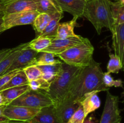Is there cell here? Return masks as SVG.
<instances>
[{
  "instance_id": "obj_1",
  "label": "cell",
  "mask_w": 124,
  "mask_h": 123,
  "mask_svg": "<svg viewBox=\"0 0 124 123\" xmlns=\"http://www.w3.org/2000/svg\"><path fill=\"white\" fill-rule=\"evenodd\" d=\"M103 75L101 64L93 59L89 65L81 68L64 100L79 103L87 94L109 90L110 88L105 86L103 82Z\"/></svg>"
},
{
  "instance_id": "obj_2",
  "label": "cell",
  "mask_w": 124,
  "mask_h": 123,
  "mask_svg": "<svg viewBox=\"0 0 124 123\" xmlns=\"http://www.w3.org/2000/svg\"><path fill=\"white\" fill-rule=\"evenodd\" d=\"M111 0L86 1L83 17L88 19L94 26L98 34L103 28H107L112 33L115 30V20L111 13Z\"/></svg>"
},
{
  "instance_id": "obj_3",
  "label": "cell",
  "mask_w": 124,
  "mask_h": 123,
  "mask_svg": "<svg viewBox=\"0 0 124 123\" xmlns=\"http://www.w3.org/2000/svg\"><path fill=\"white\" fill-rule=\"evenodd\" d=\"M81 69V68L71 66L62 62V69L60 72L50 83L49 89L47 92L54 104L64 100L73 81Z\"/></svg>"
},
{
  "instance_id": "obj_4",
  "label": "cell",
  "mask_w": 124,
  "mask_h": 123,
  "mask_svg": "<svg viewBox=\"0 0 124 123\" xmlns=\"http://www.w3.org/2000/svg\"><path fill=\"white\" fill-rule=\"evenodd\" d=\"M93 52L94 47L87 38L82 43L74 46L56 56L67 65L83 68L91 62L93 59Z\"/></svg>"
},
{
  "instance_id": "obj_5",
  "label": "cell",
  "mask_w": 124,
  "mask_h": 123,
  "mask_svg": "<svg viewBox=\"0 0 124 123\" xmlns=\"http://www.w3.org/2000/svg\"><path fill=\"white\" fill-rule=\"evenodd\" d=\"M9 104L41 109L47 106H54V102L46 92L43 90H33L30 89L12 101Z\"/></svg>"
},
{
  "instance_id": "obj_6",
  "label": "cell",
  "mask_w": 124,
  "mask_h": 123,
  "mask_svg": "<svg viewBox=\"0 0 124 123\" xmlns=\"http://www.w3.org/2000/svg\"><path fill=\"white\" fill-rule=\"evenodd\" d=\"M122 117L119 108V97L107 91L106 100L99 123H121Z\"/></svg>"
},
{
  "instance_id": "obj_7",
  "label": "cell",
  "mask_w": 124,
  "mask_h": 123,
  "mask_svg": "<svg viewBox=\"0 0 124 123\" xmlns=\"http://www.w3.org/2000/svg\"><path fill=\"white\" fill-rule=\"evenodd\" d=\"M39 13L37 11H26L5 14L2 17L5 30L19 25H33Z\"/></svg>"
},
{
  "instance_id": "obj_8",
  "label": "cell",
  "mask_w": 124,
  "mask_h": 123,
  "mask_svg": "<svg viewBox=\"0 0 124 123\" xmlns=\"http://www.w3.org/2000/svg\"><path fill=\"white\" fill-rule=\"evenodd\" d=\"M40 109H41L8 104L5 107L3 113L10 120L27 122L33 118Z\"/></svg>"
},
{
  "instance_id": "obj_9",
  "label": "cell",
  "mask_w": 124,
  "mask_h": 123,
  "mask_svg": "<svg viewBox=\"0 0 124 123\" xmlns=\"http://www.w3.org/2000/svg\"><path fill=\"white\" fill-rule=\"evenodd\" d=\"M39 53L30 49L28 47L23 49L13 60L10 66L3 74V75L13 71L23 70L27 66L35 65V61Z\"/></svg>"
},
{
  "instance_id": "obj_10",
  "label": "cell",
  "mask_w": 124,
  "mask_h": 123,
  "mask_svg": "<svg viewBox=\"0 0 124 123\" xmlns=\"http://www.w3.org/2000/svg\"><path fill=\"white\" fill-rule=\"evenodd\" d=\"M86 39L79 35H76L65 39H54L52 40L50 45L42 52H48L56 55L74 46L82 43Z\"/></svg>"
},
{
  "instance_id": "obj_11",
  "label": "cell",
  "mask_w": 124,
  "mask_h": 123,
  "mask_svg": "<svg viewBox=\"0 0 124 123\" xmlns=\"http://www.w3.org/2000/svg\"><path fill=\"white\" fill-rule=\"evenodd\" d=\"M60 9L71 14L73 18L78 19L83 16L86 1L85 0H53Z\"/></svg>"
},
{
  "instance_id": "obj_12",
  "label": "cell",
  "mask_w": 124,
  "mask_h": 123,
  "mask_svg": "<svg viewBox=\"0 0 124 123\" xmlns=\"http://www.w3.org/2000/svg\"><path fill=\"white\" fill-rule=\"evenodd\" d=\"M80 103L64 100L54 105L56 115L60 123H66L75 111L78 109Z\"/></svg>"
},
{
  "instance_id": "obj_13",
  "label": "cell",
  "mask_w": 124,
  "mask_h": 123,
  "mask_svg": "<svg viewBox=\"0 0 124 123\" xmlns=\"http://www.w3.org/2000/svg\"><path fill=\"white\" fill-rule=\"evenodd\" d=\"M112 41L115 54L119 57L124 71V23L115 26L112 33Z\"/></svg>"
},
{
  "instance_id": "obj_14",
  "label": "cell",
  "mask_w": 124,
  "mask_h": 123,
  "mask_svg": "<svg viewBox=\"0 0 124 123\" xmlns=\"http://www.w3.org/2000/svg\"><path fill=\"white\" fill-rule=\"evenodd\" d=\"M29 123H60L54 110V106L43 107L30 120Z\"/></svg>"
},
{
  "instance_id": "obj_15",
  "label": "cell",
  "mask_w": 124,
  "mask_h": 123,
  "mask_svg": "<svg viewBox=\"0 0 124 123\" xmlns=\"http://www.w3.org/2000/svg\"><path fill=\"white\" fill-rule=\"evenodd\" d=\"M26 11H36L35 0H14L6 6L5 14Z\"/></svg>"
},
{
  "instance_id": "obj_16",
  "label": "cell",
  "mask_w": 124,
  "mask_h": 123,
  "mask_svg": "<svg viewBox=\"0 0 124 123\" xmlns=\"http://www.w3.org/2000/svg\"><path fill=\"white\" fill-rule=\"evenodd\" d=\"M98 93L97 92H93L87 94L80 101V105L83 109L86 118L88 115L100 107L101 102L98 95Z\"/></svg>"
},
{
  "instance_id": "obj_17",
  "label": "cell",
  "mask_w": 124,
  "mask_h": 123,
  "mask_svg": "<svg viewBox=\"0 0 124 123\" xmlns=\"http://www.w3.org/2000/svg\"><path fill=\"white\" fill-rule=\"evenodd\" d=\"M30 89H31L29 85H23L1 90L0 93L4 100L6 105H8L12 101Z\"/></svg>"
},
{
  "instance_id": "obj_18",
  "label": "cell",
  "mask_w": 124,
  "mask_h": 123,
  "mask_svg": "<svg viewBox=\"0 0 124 123\" xmlns=\"http://www.w3.org/2000/svg\"><path fill=\"white\" fill-rule=\"evenodd\" d=\"M52 18L50 22L47 27L45 28L43 32L40 34L38 36L41 37H47L52 38L53 39H55L57 34L58 27L60 24L61 19L63 17V12H58L52 14ZM36 36V37H38Z\"/></svg>"
},
{
  "instance_id": "obj_19",
  "label": "cell",
  "mask_w": 124,
  "mask_h": 123,
  "mask_svg": "<svg viewBox=\"0 0 124 123\" xmlns=\"http://www.w3.org/2000/svg\"><path fill=\"white\" fill-rule=\"evenodd\" d=\"M62 62L53 65H40L38 66L42 73L43 79L51 83L60 72L62 69Z\"/></svg>"
},
{
  "instance_id": "obj_20",
  "label": "cell",
  "mask_w": 124,
  "mask_h": 123,
  "mask_svg": "<svg viewBox=\"0 0 124 123\" xmlns=\"http://www.w3.org/2000/svg\"><path fill=\"white\" fill-rule=\"evenodd\" d=\"M28 45H29V42H27L25 43H21L17 47L13 48L12 51L0 62V76L3 75V74L7 71V69L12 64V62L19 54L21 51L28 47Z\"/></svg>"
},
{
  "instance_id": "obj_21",
  "label": "cell",
  "mask_w": 124,
  "mask_h": 123,
  "mask_svg": "<svg viewBox=\"0 0 124 123\" xmlns=\"http://www.w3.org/2000/svg\"><path fill=\"white\" fill-rule=\"evenodd\" d=\"M77 19L73 18L70 21L59 24L55 39H65L69 37L75 36L74 28L76 26Z\"/></svg>"
},
{
  "instance_id": "obj_22",
  "label": "cell",
  "mask_w": 124,
  "mask_h": 123,
  "mask_svg": "<svg viewBox=\"0 0 124 123\" xmlns=\"http://www.w3.org/2000/svg\"><path fill=\"white\" fill-rule=\"evenodd\" d=\"M36 11L39 13L52 14L58 12H62L53 0H35Z\"/></svg>"
},
{
  "instance_id": "obj_23",
  "label": "cell",
  "mask_w": 124,
  "mask_h": 123,
  "mask_svg": "<svg viewBox=\"0 0 124 123\" xmlns=\"http://www.w3.org/2000/svg\"><path fill=\"white\" fill-rule=\"evenodd\" d=\"M52 18V14L47 13H39L38 14L32 25L36 32V36H38L40 34L43 32L50 22Z\"/></svg>"
},
{
  "instance_id": "obj_24",
  "label": "cell",
  "mask_w": 124,
  "mask_h": 123,
  "mask_svg": "<svg viewBox=\"0 0 124 123\" xmlns=\"http://www.w3.org/2000/svg\"><path fill=\"white\" fill-rule=\"evenodd\" d=\"M52 40L53 39L50 37L38 36L29 42L28 47L38 53H41L50 45Z\"/></svg>"
},
{
  "instance_id": "obj_25",
  "label": "cell",
  "mask_w": 124,
  "mask_h": 123,
  "mask_svg": "<svg viewBox=\"0 0 124 123\" xmlns=\"http://www.w3.org/2000/svg\"><path fill=\"white\" fill-rule=\"evenodd\" d=\"M29 80H28L23 70H20L11 78L10 80L6 85L4 86L1 89H0V91L4 90V89H8V88H13V87L19 86L23 85H29Z\"/></svg>"
},
{
  "instance_id": "obj_26",
  "label": "cell",
  "mask_w": 124,
  "mask_h": 123,
  "mask_svg": "<svg viewBox=\"0 0 124 123\" xmlns=\"http://www.w3.org/2000/svg\"><path fill=\"white\" fill-rule=\"evenodd\" d=\"M111 13L115 20V25H119L124 23V5L119 1L110 2Z\"/></svg>"
},
{
  "instance_id": "obj_27",
  "label": "cell",
  "mask_w": 124,
  "mask_h": 123,
  "mask_svg": "<svg viewBox=\"0 0 124 123\" xmlns=\"http://www.w3.org/2000/svg\"><path fill=\"white\" fill-rule=\"evenodd\" d=\"M39 53L40 55H38L35 61V65L36 66L53 65V64L60 63L62 62L61 60L55 59L56 55L54 54L48 52H41Z\"/></svg>"
},
{
  "instance_id": "obj_28",
  "label": "cell",
  "mask_w": 124,
  "mask_h": 123,
  "mask_svg": "<svg viewBox=\"0 0 124 123\" xmlns=\"http://www.w3.org/2000/svg\"><path fill=\"white\" fill-rule=\"evenodd\" d=\"M110 59L107 64V72L111 74H117L120 70L122 69V64L119 57L115 54H109Z\"/></svg>"
},
{
  "instance_id": "obj_29",
  "label": "cell",
  "mask_w": 124,
  "mask_h": 123,
  "mask_svg": "<svg viewBox=\"0 0 124 123\" xmlns=\"http://www.w3.org/2000/svg\"><path fill=\"white\" fill-rule=\"evenodd\" d=\"M29 82L39 79L42 77V73L38 66L35 65H30L23 69Z\"/></svg>"
},
{
  "instance_id": "obj_30",
  "label": "cell",
  "mask_w": 124,
  "mask_h": 123,
  "mask_svg": "<svg viewBox=\"0 0 124 123\" xmlns=\"http://www.w3.org/2000/svg\"><path fill=\"white\" fill-rule=\"evenodd\" d=\"M29 86L33 90H43L47 92L49 89L50 83L42 78H40L35 80L30 81L29 82Z\"/></svg>"
},
{
  "instance_id": "obj_31",
  "label": "cell",
  "mask_w": 124,
  "mask_h": 123,
  "mask_svg": "<svg viewBox=\"0 0 124 123\" xmlns=\"http://www.w3.org/2000/svg\"><path fill=\"white\" fill-rule=\"evenodd\" d=\"M86 118L82 106L80 105L66 123H83Z\"/></svg>"
},
{
  "instance_id": "obj_32",
  "label": "cell",
  "mask_w": 124,
  "mask_h": 123,
  "mask_svg": "<svg viewBox=\"0 0 124 123\" xmlns=\"http://www.w3.org/2000/svg\"><path fill=\"white\" fill-rule=\"evenodd\" d=\"M18 71H13L12 72H10L8 73L0 76V89H1L4 86L6 85Z\"/></svg>"
},
{
  "instance_id": "obj_33",
  "label": "cell",
  "mask_w": 124,
  "mask_h": 123,
  "mask_svg": "<svg viewBox=\"0 0 124 123\" xmlns=\"http://www.w3.org/2000/svg\"><path fill=\"white\" fill-rule=\"evenodd\" d=\"M103 82L106 87L110 88L111 87L115 86L116 80H114L112 76L108 72H104L103 75Z\"/></svg>"
},
{
  "instance_id": "obj_34",
  "label": "cell",
  "mask_w": 124,
  "mask_h": 123,
  "mask_svg": "<svg viewBox=\"0 0 124 123\" xmlns=\"http://www.w3.org/2000/svg\"><path fill=\"white\" fill-rule=\"evenodd\" d=\"M14 0H0V18L5 15L6 6Z\"/></svg>"
},
{
  "instance_id": "obj_35",
  "label": "cell",
  "mask_w": 124,
  "mask_h": 123,
  "mask_svg": "<svg viewBox=\"0 0 124 123\" xmlns=\"http://www.w3.org/2000/svg\"><path fill=\"white\" fill-rule=\"evenodd\" d=\"M6 106V105H2V106H0V123H5V122L8 121L10 120V119H8L3 113L4 110Z\"/></svg>"
},
{
  "instance_id": "obj_36",
  "label": "cell",
  "mask_w": 124,
  "mask_h": 123,
  "mask_svg": "<svg viewBox=\"0 0 124 123\" xmlns=\"http://www.w3.org/2000/svg\"><path fill=\"white\" fill-rule=\"evenodd\" d=\"M12 50V48H6L0 50V62L6 56L8 55Z\"/></svg>"
},
{
  "instance_id": "obj_37",
  "label": "cell",
  "mask_w": 124,
  "mask_h": 123,
  "mask_svg": "<svg viewBox=\"0 0 124 123\" xmlns=\"http://www.w3.org/2000/svg\"><path fill=\"white\" fill-rule=\"evenodd\" d=\"M83 123H97V121L93 116H90L89 118H86Z\"/></svg>"
},
{
  "instance_id": "obj_38",
  "label": "cell",
  "mask_w": 124,
  "mask_h": 123,
  "mask_svg": "<svg viewBox=\"0 0 124 123\" xmlns=\"http://www.w3.org/2000/svg\"><path fill=\"white\" fill-rule=\"evenodd\" d=\"M6 31L4 29V22L2 18H0V33L3 32V31Z\"/></svg>"
},
{
  "instance_id": "obj_39",
  "label": "cell",
  "mask_w": 124,
  "mask_h": 123,
  "mask_svg": "<svg viewBox=\"0 0 124 123\" xmlns=\"http://www.w3.org/2000/svg\"><path fill=\"white\" fill-rule=\"evenodd\" d=\"M29 123L27 122H24V121H13V120H9L8 121H6L5 123Z\"/></svg>"
},
{
  "instance_id": "obj_40",
  "label": "cell",
  "mask_w": 124,
  "mask_h": 123,
  "mask_svg": "<svg viewBox=\"0 0 124 123\" xmlns=\"http://www.w3.org/2000/svg\"><path fill=\"white\" fill-rule=\"evenodd\" d=\"M2 105H6V104L4 100L3 97H2L1 93H0V106H2ZM6 106H7V105H6Z\"/></svg>"
},
{
  "instance_id": "obj_41",
  "label": "cell",
  "mask_w": 124,
  "mask_h": 123,
  "mask_svg": "<svg viewBox=\"0 0 124 123\" xmlns=\"http://www.w3.org/2000/svg\"><path fill=\"white\" fill-rule=\"evenodd\" d=\"M118 1H119L121 4H122L124 5V0H119Z\"/></svg>"
},
{
  "instance_id": "obj_42",
  "label": "cell",
  "mask_w": 124,
  "mask_h": 123,
  "mask_svg": "<svg viewBox=\"0 0 124 123\" xmlns=\"http://www.w3.org/2000/svg\"><path fill=\"white\" fill-rule=\"evenodd\" d=\"M114 1H119V0H114Z\"/></svg>"
},
{
  "instance_id": "obj_43",
  "label": "cell",
  "mask_w": 124,
  "mask_h": 123,
  "mask_svg": "<svg viewBox=\"0 0 124 123\" xmlns=\"http://www.w3.org/2000/svg\"><path fill=\"white\" fill-rule=\"evenodd\" d=\"M85 1H87V0H85Z\"/></svg>"
},
{
  "instance_id": "obj_44",
  "label": "cell",
  "mask_w": 124,
  "mask_h": 123,
  "mask_svg": "<svg viewBox=\"0 0 124 123\" xmlns=\"http://www.w3.org/2000/svg\"></svg>"
}]
</instances>
